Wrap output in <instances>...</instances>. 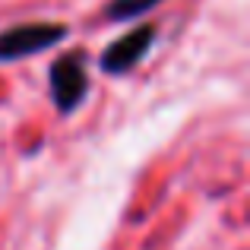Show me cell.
<instances>
[{"mask_svg":"<svg viewBox=\"0 0 250 250\" xmlns=\"http://www.w3.org/2000/svg\"><path fill=\"white\" fill-rule=\"evenodd\" d=\"M67 38V25L61 22H25L0 32V61H19V57L48 51Z\"/></svg>","mask_w":250,"mask_h":250,"instance_id":"cell-1","label":"cell"},{"mask_svg":"<svg viewBox=\"0 0 250 250\" xmlns=\"http://www.w3.org/2000/svg\"><path fill=\"white\" fill-rule=\"evenodd\" d=\"M89 92V73H85V54L73 51L51 63V95H54L57 111L70 114L80 108V102Z\"/></svg>","mask_w":250,"mask_h":250,"instance_id":"cell-2","label":"cell"},{"mask_svg":"<svg viewBox=\"0 0 250 250\" xmlns=\"http://www.w3.org/2000/svg\"><path fill=\"white\" fill-rule=\"evenodd\" d=\"M155 35H159V29H155L152 22L124 32V35L117 38V42H111L108 51L102 54V70L104 73H127V70H133L136 63L149 54Z\"/></svg>","mask_w":250,"mask_h":250,"instance_id":"cell-3","label":"cell"},{"mask_svg":"<svg viewBox=\"0 0 250 250\" xmlns=\"http://www.w3.org/2000/svg\"><path fill=\"white\" fill-rule=\"evenodd\" d=\"M162 0H111L108 10H104V16L114 19V22H130V19H140L143 13L155 10Z\"/></svg>","mask_w":250,"mask_h":250,"instance_id":"cell-4","label":"cell"}]
</instances>
